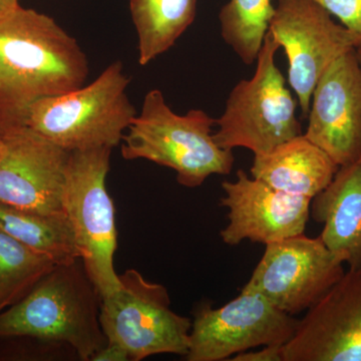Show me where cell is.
Here are the masks:
<instances>
[{
	"label": "cell",
	"mask_w": 361,
	"mask_h": 361,
	"mask_svg": "<svg viewBox=\"0 0 361 361\" xmlns=\"http://www.w3.org/2000/svg\"><path fill=\"white\" fill-rule=\"evenodd\" d=\"M341 21L361 42V0H312Z\"/></svg>",
	"instance_id": "7402d4cb"
},
{
	"label": "cell",
	"mask_w": 361,
	"mask_h": 361,
	"mask_svg": "<svg viewBox=\"0 0 361 361\" xmlns=\"http://www.w3.org/2000/svg\"><path fill=\"white\" fill-rule=\"evenodd\" d=\"M215 125L202 110L178 115L160 90H151L123 135L121 152L125 160L144 159L172 169L182 186L200 187L210 176L230 174L234 166L233 151L214 139Z\"/></svg>",
	"instance_id": "3957f363"
},
{
	"label": "cell",
	"mask_w": 361,
	"mask_h": 361,
	"mask_svg": "<svg viewBox=\"0 0 361 361\" xmlns=\"http://www.w3.org/2000/svg\"><path fill=\"white\" fill-rule=\"evenodd\" d=\"M338 166L319 147L300 135L270 153L254 156L251 177L279 191L312 200L329 186Z\"/></svg>",
	"instance_id": "2e32d148"
},
{
	"label": "cell",
	"mask_w": 361,
	"mask_h": 361,
	"mask_svg": "<svg viewBox=\"0 0 361 361\" xmlns=\"http://www.w3.org/2000/svg\"><path fill=\"white\" fill-rule=\"evenodd\" d=\"M310 216L323 224L319 237L327 248L348 268L361 267V157L339 167L311 200Z\"/></svg>",
	"instance_id": "9a60e30c"
},
{
	"label": "cell",
	"mask_w": 361,
	"mask_h": 361,
	"mask_svg": "<svg viewBox=\"0 0 361 361\" xmlns=\"http://www.w3.org/2000/svg\"><path fill=\"white\" fill-rule=\"evenodd\" d=\"M0 229L23 245L47 256L56 265L80 258L65 212L40 213L0 202Z\"/></svg>",
	"instance_id": "e0dca14e"
},
{
	"label": "cell",
	"mask_w": 361,
	"mask_h": 361,
	"mask_svg": "<svg viewBox=\"0 0 361 361\" xmlns=\"http://www.w3.org/2000/svg\"><path fill=\"white\" fill-rule=\"evenodd\" d=\"M344 261L319 236L304 234L266 245L243 290L264 296L289 315L307 311L343 276Z\"/></svg>",
	"instance_id": "9c48e42d"
},
{
	"label": "cell",
	"mask_w": 361,
	"mask_h": 361,
	"mask_svg": "<svg viewBox=\"0 0 361 361\" xmlns=\"http://www.w3.org/2000/svg\"><path fill=\"white\" fill-rule=\"evenodd\" d=\"M272 0H230L221 8V35L245 65L258 58L269 30Z\"/></svg>",
	"instance_id": "d6986e66"
},
{
	"label": "cell",
	"mask_w": 361,
	"mask_h": 361,
	"mask_svg": "<svg viewBox=\"0 0 361 361\" xmlns=\"http://www.w3.org/2000/svg\"><path fill=\"white\" fill-rule=\"evenodd\" d=\"M298 319L256 292L242 289L224 306H199L190 331L187 361L229 360L233 355L260 348L284 346L294 336Z\"/></svg>",
	"instance_id": "ba28073f"
},
{
	"label": "cell",
	"mask_w": 361,
	"mask_h": 361,
	"mask_svg": "<svg viewBox=\"0 0 361 361\" xmlns=\"http://www.w3.org/2000/svg\"><path fill=\"white\" fill-rule=\"evenodd\" d=\"M283 361H361V267L343 276L298 319Z\"/></svg>",
	"instance_id": "7c38bea8"
},
{
	"label": "cell",
	"mask_w": 361,
	"mask_h": 361,
	"mask_svg": "<svg viewBox=\"0 0 361 361\" xmlns=\"http://www.w3.org/2000/svg\"><path fill=\"white\" fill-rule=\"evenodd\" d=\"M279 49L268 32L253 77L240 80L230 92L224 113L215 121L214 139L221 148H245L262 156L302 135L296 116L298 102L275 63Z\"/></svg>",
	"instance_id": "5b68a950"
},
{
	"label": "cell",
	"mask_w": 361,
	"mask_h": 361,
	"mask_svg": "<svg viewBox=\"0 0 361 361\" xmlns=\"http://www.w3.org/2000/svg\"><path fill=\"white\" fill-rule=\"evenodd\" d=\"M102 296L78 258L56 264L30 293L0 313V338L30 336L65 342L80 361L106 345L99 322Z\"/></svg>",
	"instance_id": "7a4b0ae2"
},
{
	"label": "cell",
	"mask_w": 361,
	"mask_h": 361,
	"mask_svg": "<svg viewBox=\"0 0 361 361\" xmlns=\"http://www.w3.org/2000/svg\"><path fill=\"white\" fill-rule=\"evenodd\" d=\"M80 360L77 350L65 342L30 336L0 338V361Z\"/></svg>",
	"instance_id": "44dd1931"
},
{
	"label": "cell",
	"mask_w": 361,
	"mask_h": 361,
	"mask_svg": "<svg viewBox=\"0 0 361 361\" xmlns=\"http://www.w3.org/2000/svg\"><path fill=\"white\" fill-rule=\"evenodd\" d=\"M111 151L102 147L71 152L63 196L80 257L102 298L121 287L114 266L118 247L115 206L106 185Z\"/></svg>",
	"instance_id": "8992f818"
},
{
	"label": "cell",
	"mask_w": 361,
	"mask_h": 361,
	"mask_svg": "<svg viewBox=\"0 0 361 361\" xmlns=\"http://www.w3.org/2000/svg\"><path fill=\"white\" fill-rule=\"evenodd\" d=\"M118 276L120 289L102 298L99 322L106 341L125 349L130 361L164 353L185 357L192 320L172 310L167 288L135 269Z\"/></svg>",
	"instance_id": "52a82bcc"
},
{
	"label": "cell",
	"mask_w": 361,
	"mask_h": 361,
	"mask_svg": "<svg viewBox=\"0 0 361 361\" xmlns=\"http://www.w3.org/2000/svg\"><path fill=\"white\" fill-rule=\"evenodd\" d=\"M139 63L149 65L176 44L196 18L197 0H130Z\"/></svg>",
	"instance_id": "ac0fdd59"
},
{
	"label": "cell",
	"mask_w": 361,
	"mask_h": 361,
	"mask_svg": "<svg viewBox=\"0 0 361 361\" xmlns=\"http://www.w3.org/2000/svg\"><path fill=\"white\" fill-rule=\"evenodd\" d=\"M54 265L0 229V313L20 302Z\"/></svg>",
	"instance_id": "ffe728a7"
},
{
	"label": "cell",
	"mask_w": 361,
	"mask_h": 361,
	"mask_svg": "<svg viewBox=\"0 0 361 361\" xmlns=\"http://www.w3.org/2000/svg\"><path fill=\"white\" fill-rule=\"evenodd\" d=\"M129 85L122 61H116L92 84L35 102L26 111L25 126L68 152L114 149L137 116Z\"/></svg>",
	"instance_id": "277c9868"
},
{
	"label": "cell",
	"mask_w": 361,
	"mask_h": 361,
	"mask_svg": "<svg viewBox=\"0 0 361 361\" xmlns=\"http://www.w3.org/2000/svg\"><path fill=\"white\" fill-rule=\"evenodd\" d=\"M221 206L229 223L221 230L222 241L236 246L245 240L267 244L304 234L310 217L311 199L285 193L237 171L234 182L222 183Z\"/></svg>",
	"instance_id": "5bb4252c"
},
{
	"label": "cell",
	"mask_w": 361,
	"mask_h": 361,
	"mask_svg": "<svg viewBox=\"0 0 361 361\" xmlns=\"http://www.w3.org/2000/svg\"><path fill=\"white\" fill-rule=\"evenodd\" d=\"M20 6L18 0H0V20Z\"/></svg>",
	"instance_id": "d4e9b609"
},
{
	"label": "cell",
	"mask_w": 361,
	"mask_h": 361,
	"mask_svg": "<svg viewBox=\"0 0 361 361\" xmlns=\"http://www.w3.org/2000/svg\"><path fill=\"white\" fill-rule=\"evenodd\" d=\"M355 54L356 58H357L358 63H360V66L361 68V44L358 45L357 47H355Z\"/></svg>",
	"instance_id": "484cf974"
},
{
	"label": "cell",
	"mask_w": 361,
	"mask_h": 361,
	"mask_svg": "<svg viewBox=\"0 0 361 361\" xmlns=\"http://www.w3.org/2000/svg\"><path fill=\"white\" fill-rule=\"evenodd\" d=\"M282 348L279 345L263 346L259 350L244 351L240 353L234 357L230 358L232 361H283L282 357Z\"/></svg>",
	"instance_id": "603a6c76"
},
{
	"label": "cell",
	"mask_w": 361,
	"mask_h": 361,
	"mask_svg": "<svg viewBox=\"0 0 361 361\" xmlns=\"http://www.w3.org/2000/svg\"><path fill=\"white\" fill-rule=\"evenodd\" d=\"M304 135L338 167L361 157V68L355 49L323 73L311 97Z\"/></svg>",
	"instance_id": "4fadbf2b"
},
{
	"label": "cell",
	"mask_w": 361,
	"mask_h": 361,
	"mask_svg": "<svg viewBox=\"0 0 361 361\" xmlns=\"http://www.w3.org/2000/svg\"><path fill=\"white\" fill-rule=\"evenodd\" d=\"M4 139H2V135L0 134V157L2 155V152H4Z\"/></svg>",
	"instance_id": "4316f807"
},
{
	"label": "cell",
	"mask_w": 361,
	"mask_h": 361,
	"mask_svg": "<svg viewBox=\"0 0 361 361\" xmlns=\"http://www.w3.org/2000/svg\"><path fill=\"white\" fill-rule=\"evenodd\" d=\"M268 32L286 54L288 82L303 116L310 114L311 97L323 73L361 44L312 0H278Z\"/></svg>",
	"instance_id": "30bf717a"
},
{
	"label": "cell",
	"mask_w": 361,
	"mask_h": 361,
	"mask_svg": "<svg viewBox=\"0 0 361 361\" xmlns=\"http://www.w3.org/2000/svg\"><path fill=\"white\" fill-rule=\"evenodd\" d=\"M87 56L51 16L18 6L0 20V134L25 126L35 102L84 85Z\"/></svg>",
	"instance_id": "6da1fadb"
},
{
	"label": "cell",
	"mask_w": 361,
	"mask_h": 361,
	"mask_svg": "<svg viewBox=\"0 0 361 361\" xmlns=\"http://www.w3.org/2000/svg\"><path fill=\"white\" fill-rule=\"evenodd\" d=\"M90 361H130L127 351L120 345L106 342V345L97 350Z\"/></svg>",
	"instance_id": "cb8c5ba5"
},
{
	"label": "cell",
	"mask_w": 361,
	"mask_h": 361,
	"mask_svg": "<svg viewBox=\"0 0 361 361\" xmlns=\"http://www.w3.org/2000/svg\"><path fill=\"white\" fill-rule=\"evenodd\" d=\"M1 135L0 202L40 213H63L71 152L27 126L11 128Z\"/></svg>",
	"instance_id": "8fae6325"
}]
</instances>
